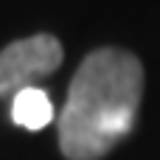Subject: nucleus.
<instances>
[{"label":"nucleus","instance_id":"3","mask_svg":"<svg viewBox=\"0 0 160 160\" xmlns=\"http://www.w3.org/2000/svg\"><path fill=\"white\" fill-rule=\"evenodd\" d=\"M11 118L14 124L25 127V129H42L53 121V101L48 98L45 90L39 87H25L14 96L11 104Z\"/></svg>","mask_w":160,"mask_h":160},{"label":"nucleus","instance_id":"1","mask_svg":"<svg viewBox=\"0 0 160 160\" xmlns=\"http://www.w3.org/2000/svg\"><path fill=\"white\" fill-rule=\"evenodd\" d=\"M143 96V65L124 48H98L76 70L59 115V146L68 160L104 158L135 124Z\"/></svg>","mask_w":160,"mask_h":160},{"label":"nucleus","instance_id":"2","mask_svg":"<svg viewBox=\"0 0 160 160\" xmlns=\"http://www.w3.org/2000/svg\"><path fill=\"white\" fill-rule=\"evenodd\" d=\"M62 42L51 34H34L17 39L0 51V96H17L31 87L34 79L53 73L62 65Z\"/></svg>","mask_w":160,"mask_h":160}]
</instances>
